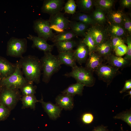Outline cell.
Here are the masks:
<instances>
[{
  "label": "cell",
  "instance_id": "1",
  "mask_svg": "<svg viewBox=\"0 0 131 131\" xmlns=\"http://www.w3.org/2000/svg\"><path fill=\"white\" fill-rule=\"evenodd\" d=\"M22 71L28 82L38 84L42 71L40 59L31 55L22 57L19 61Z\"/></svg>",
  "mask_w": 131,
  "mask_h": 131
},
{
  "label": "cell",
  "instance_id": "2",
  "mask_svg": "<svg viewBox=\"0 0 131 131\" xmlns=\"http://www.w3.org/2000/svg\"><path fill=\"white\" fill-rule=\"evenodd\" d=\"M44 53V56L40 59L43 71L42 80L47 83L53 75L60 69L61 64L57 56L52 55L51 52Z\"/></svg>",
  "mask_w": 131,
  "mask_h": 131
},
{
  "label": "cell",
  "instance_id": "3",
  "mask_svg": "<svg viewBox=\"0 0 131 131\" xmlns=\"http://www.w3.org/2000/svg\"><path fill=\"white\" fill-rule=\"evenodd\" d=\"M16 65V68L13 73L0 81V84L3 87L18 89L28 82L23 76L19 61H17Z\"/></svg>",
  "mask_w": 131,
  "mask_h": 131
},
{
  "label": "cell",
  "instance_id": "4",
  "mask_svg": "<svg viewBox=\"0 0 131 131\" xmlns=\"http://www.w3.org/2000/svg\"><path fill=\"white\" fill-rule=\"evenodd\" d=\"M64 75L74 78L77 82L81 83L88 87L93 86L95 83V79L92 73L85 67L76 66L72 68L71 71Z\"/></svg>",
  "mask_w": 131,
  "mask_h": 131
},
{
  "label": "cell",
  "instance_id": "5",
  "mask_svg": "<svg viewBox=\"0 0 131 131\" xmlns=\"http://www.w3.org/2000/svg\"><path fill=\"white\" fill-rule=\"evenodd\" d=\"M27 43V41L25 38L11 37L7 43V55L12 57L21 58L26 51Z\"/></svg>",
  "mask_w": 131,
  "mask_h": 131
},
{
  "label": "cell",
  "instance_id": "6",
  "mask_svg": "<svg viewBox=\"0 0 131 131\" xmlns=\"http://www.w3.org/2000/svg\"><path fill=\"white\" fill-rule=\"evenodd\" d=\"M33 28L38 36L46 41L51 40L55 35L50 27L48 20L40 18L33 22Z\"/></svg>",
  "mask_w": 131,
  "mask_h": 131
},
{
  "label": "cell",
  "instance_id": "7",
  "mask_svg": "<svg viewBox=\"0 0 131 131\" xmlns=\"http://www.w3.org/2000/svg\"><path fill=\"white\" fill-rule=\"evenodd\" d=\"M99 79L106 83L107 86L113 79L121 73L118 69L109 65L102 64L95 71Z\"/></svg>",
  "mask_w": 131,
  "mask_h": 131
},
{
  "label": "cell",
  "instance_id": "8",
  "mask_svg": "<svg viewBox=\"0 0 131 131\" xmlns=\"http://www.w3.org/2000/svg\"><path fill=\"white\" fill-rule=\"evenodd\" d=\"M48 20L51 29L58 33L69 28L70 21L61 12L50 16Z\"/></svg>",
  "mask_w": 131,
  "mask_h": 131
},
{
  "label": "cell",
  "instance_id": "9",
  "mask_svg": "<svg viewBox=\"0 0 131 131\" xmlns=\"http://www.w3.org/2000/svg\"><path fill=\"white\" fill-rule=\"evenodd\" d=\"M86 33L92 37L96 46L109 39L107 28L104 27L103 25L97 24L91 26Z\"/></svg>",
  "mask_w": 131,
  "mask_h": 131
},
{
  "label": "cell",
  "instance_id": "10",
  "mask_svg": "<svg viewBox=\"0 0 131 131\" xmlns=\"http://www.w3.org/2000/svg\"><path fill=\"white\" fill-rule=\"evenodd\" d=\"M19 94L18 89L3 87L0 97L1 102L9 110L16 104Z\"/></svg>",
  "mask_w": 131,
  "mask_h": 131
},
{
  "label": "cell",
  "instance_id": "11",
  "mask_svg": "<svg viewBox=\"0 0 131 131\" xmlns=\"http://www.w3.org/2000/svg\"><path fill=\"white\" fill-rule=\"evenodd\" d=\"M65 3L64 0H45L41 8V12L52 15L61 12Z\"/></svg>",
  "mask_w": 131,
  "mask_h": 131
},
{
  "label": "cell",
  "instance_id": "12",
  "mask_svg": "<svg viewBox=\"0 0 131 131\" xmlns=\"http://www.w3.org/2000/svg\"><path fill=\"white\" fill-rule=\"evenodd\" d=\"M27 38L33 42L32 47L36 48L44 52H51L52 51L54 45L48 44L46 40L39 37L29 34Z\"/></svg>",
  "mask_w": 131,
  "mask_h": 131
},
{
  "label": "cell",
  "instance_id": "13",
  "mask_svg": "<svg viewBox=\"0 0 131 131\" xmlns=\"http://www.w3.org/2000/svg\"><path fill=\"white\" fill-rule=\"evenodd\" d=\"M16 65L0 56V78L1 80L11 75L15 71Z\"/></svg>",
  "mask_w": 131,
  "mask_h": 131
},
{
  "label": "cell",
  "instance_id": "14",
  "mask_svg": "<svg viewBox=\"0 0 131 131\" xmlns=\"http://www.w3.org/2000/svg\"><path fill=\"white\" fill-rule=\"evenodd\" d=\"M104 59L109 65L118 69L129 66L131 65L130 60L112 54Z\"/></svg>",
  "mask_w": 131,
  "mask_h": 131
},
{
  "label": "cell",
  "instance_id": "15",
  "mask_svg": "<svg viewBox=\"0 0 131 131\" xmlns=\"http://www.w3.org/2000/svg\"><path fill=\"white\" fill-rule=\"evenodd\" d=\"M89 53L88 47L82 41L78 44L76 49L74 50V58L76 62L81 65L86 61Z\"/></svg>",
  "mask_w": 131,
  "mask_h": 131
},
{
  "label": "cell",
  "instance_id": "16",
  "mask_svg": "<svg viewBox=\"0 0 131 131\" xmlns=\"http://www.w3.org/2000/svg\"><path fill=\"white\" fill-rule=\"evenodd\" d=\"M89 55L85 68L92 73L103 63L104 59L103 57L95 52L89 53Z\"/></svg>",
  "mask_w": 131,
  "mask_h": 131
},
{
  "label": "cell",
  "instance_id": "17",
  "mask_svg": "<svg viewBox=\"0 0 131 131\" xmlns=\"http://www.w3.org/2000/svg\"><path fill=\"white\" fill-rule=\"evenodd\" d=\"M39 102L41 103L44 110L51 119L55 120L60 116L62 109L58 106L50 102H45L42 98Z\"/></svg>",
  "mask_w": 131,
  "mask_h": 131
},
{
  "label": "cell",
  "instance_id": "18",
  "mask_svg": "<svg viewBox=\"0 0 131 131\" xmlns=\"http://www.w3.org/2000/svg\"><path fill=\"white\" fill-rule=\"evenodd\" d=\"M56 105L61 108L70 110L74 106L73 96L66 94L58 95L55 99Z\"/></svg>",
  "mask_w": 131,
  "mask_h": 131
},
{
  "label": "cell",
  "instance_id": "19",
  "mask_svg": "<svg viewBox=\"0 0 131 131\" xmlns=\"http://www.w3.org/2000/svg\"><path fill=\"white\" fill-rule=\"evenodd\" d=\"M89 26L81 22L70 21L69 28L77 36L85 37Z\"/></svg>",
  "mask_w": 131,
  "mask_h": 131
},
{
  "label": "cell",
  "instance_id": "20",
  "mask_svg": "<svg viewBox=\"0 0 131 131\" xmlns=\"http://www.w3.org/2000/svg\"><path fill=\"white\" fill-rule=\"evenodd\" d=\"M74 50L59 52L57 56L61 64L73 68L77 66L74 56Z\"/></svg>",
  "mask_w": 131,
  "mask_h": 131
},
{
  "label": "cell",
  "instance_id": "21",
  "mask_svg": "<svg viewBox=\"0 0 131 131\" xmlns=\"http://www.w3.org/2000/svg\"><path fill=\"white\" fill-rule=\"evenodd\" d=\"M124 14L120 10H112L107 13L106 17L110 24L122 26Z\"/></svg>",
  "mask_w": 131,
  "mask_h": 131
},
{
  "label": "cell",
  "instance_id": "22",
  "mask_svg": "<svg viewBox=\"0 0 131 131\" xmlns=\"http://www.w3.org/2000/svg\"><path fill=\"white\" fill-rule=\"evenodd\" d=\"M112 50L110 40L108 39L97 45L94 52L104 58L111 54Z\"/></svg>",
  "mask_w": 131,
  "mask_h": 131
},
{
  "label": "cell",
  "instance_id": "23",
  "mask_svg": "<svg viewBox=\"0 0 131 131\" xmlns=\"http://www.w3.org/2000/svg\"><path fill=\"white\" fill-rule=\"evenodd\" d=\"M107 27L109 35L118 37L123 39L128 35L123 27L121 25L110 24Z\"/></svg>",
  "mask_w": 131,
  "mask_h": 131
},
{
  "label": "cell",
  "instance_id": "24",
  "mask_svg": "<svg viewBox=\"0 0 131 131\" xmlns=\"http://www.w3.org/2000/svg\"><path fill=\"white\" fill-rule=\"evenodd\" d=\"M78 44L75 41L72 40L54 42V44L59 53L73 50V48L77 46Z\"/></svg>",
  "mask_w": 131,
  "mask_h": 131
},
{
  "label": "cell",
  "instance_id": "25",
  "mask_svg": "<svg viewBox=\"0 0 131 131\" xmlns=\"http://www.w3.org/2000/svg\"><path fill=\"white\" fill-rule=\"evenodd\" d=\"M96 7L95 9L90 15L97 24L103 25L107 21L105 13L101 8Z\"/></svg>",
  "mask_w": 131,
  "mask_h": 131
},
{
  "label": "cell",
  "instance_id": "26",
  "mask_svg": "<svg viewBox=\"0 0 131 131\" xmlns=\"http://www.w3.org/2000/svg\"><path fill=\"white\" fill-rule=\"evenodd\" d=\"M73 20L81 22L89 26L97 25L90 15L78 12L75 13L72 17Z\"/></svg>",
  "mask_w": 131,
  "mask_h": 131
},
{
  "label": "cell",
  "instance_id": "27",
  "mask_svg": "<svg viewBox=\"0 0 131 131\" xmlns=\"http://www.w3.org/2000/svg\"><path fill=\"white\" fill-rule=\"evenodd\" d=\"M85 86L79 82L70 85L62 92V93L67 94L73 96L76 95H82Z\"/></svg>",
  "mask_w": 131,
  "mask_h": 131
},
{
  "label": "cell",
  "instance_id": "28",
  "mask_svg": "<svg viewBox=\"0 0 131 131\" xmlns=\"http://www.w3.org/2000/svg\"><path fill=\"white\" fill-rule=\"evenodd\" d=\"M77 36L71 30H66L55 35L51 40L54 43L55 42L73 40Z\"/></svg>",
  "mask_w": 131,
  "mask_h": 131
},
{
  "label": "cell",
  "instance_id": "29",
  "mask_svg": "<svg viewBox=\"0 0 131 131\" xmlns=\"http://www.w3.org/2000/svg\"><path fill=\"white\" fill-rule=\"evenodd\" d=\"M115 0H94V5L98 7L107 13L112 10Z\"/></svg>",
  "mask_w": 131,
  "mask_h": 131
},
{
  "label": "cell",
  "instance_id": "30",
  "mask_svg": "<svg viewBox=\"0 0 131 131\" xmlns=\"http://www.w3.org/2000/svg\"><path fill=\"white\" fill-rule=\"evenodd\" d=\"M22 108H30L34 109L36 103L39 102L34 95L23 96L22 98Z\"/></svg>",
  "mask_w": 131,
  "mask_h": 131
},
{
  "label": "cell",
  "instance_id": "31",
  "mask_svg": "<svg viewBox=\"0 0 131 131\" xmlns=\"http://www.w3.org/2000/svg\"><path fill=\"white\" fill-rule=\"evenodd\" d=\"M77 5L81 11L88 12L90 11L94 5V0H78L76 1Z\"/></svg>",
  "mask_w": 131,
  "mask_h": 131
},
{
  "label": "cell",
  "instance_id": "32",
  "mask_svg": "<svg viewBox=\"0 0 131 131\" xmlns=\"http://www.w3.org/2000/svg\"><path fill=\"white\" fill-rule=\"evenodd\" d=\"M82 41L88 47L89 53L95 51L96 45L94 39L90 35L86 33Z\"/></svg>",
  "mask_w": 131,
  "mask_h": 131
},
{
  "label": "cell",
  "instance_id": "33",
  "mask_svg": "<svg viewBox=\"0 0 131 131\" xmlns=\"http://www.w3.org/2000/svg\"><path fill=\"white\" fill-rule=\"evenodd\" d=\"M37 87L34 86L33 83L28 82L20 89L23 96L34 95L36 93Z\"/></svg>",
  "mask_w": 131,
  "mask_h": 131
},
{
  "label": "cell",
  "instance_id": "34",
  "mask_svg": "<svg viewBox=\"0 0 131 131\" xmlns=\"http://www.w3.org/2000/svg\"><path fill=\"white\" fill-rule=\"evenodd\" d=\"M114 119H120L126 123L131 127V112L130 110L124 111L117 114L114 117Z\"/></svg>",
  "mask_w": 131,
  "mask_h": 131
},
{
  "label": "cell",
  "instance_id": "35",
  "mask_svg": "<svg viewBox=\"0 0 131 131\" xmlns=\"http://www.w3.org/2000/svg\"><path fill=\"white\" fill-rule=\"evenodd\" d=\"M77 5L74 0H68L64 6L65 13L73 15L76 13Z\"/></svg>",
  "mask_w": 131,
  "mask_h": 131
},
{
  "label": "cell",
  "instance_id": "36",
  "mask_svg": "<svg viewBox=\"0 0 131 131\" xmlns=\"http://www.w3.org/2000/svg\"><path fill=\"white\" fill-rule=\"evenodd\" d=\"M112 50L114 51L116 48L118 46L124 43L125 42L123 39L117 37L110 36L109 39Z\"/></svg>",
  "mask_w": 131,
  "mask_h": 131
},
{
  "label": "cell",
  "instance_id": "37",
  "mask_svg": "<svg viewBox=\"0 0 131 131\" xmlns=\"http://www.w3.org/2000/svg\"><path fill=\"white\" fill-rule=\"evenodd\" d=\"M123 26L128 35L131 34V20L130 18L126 15L124 14Z\"/></svg>",
  "mask_w": 131,
  "mask_h": 131
},
{
  "label": "cell",
  "instance_id": "38",
  "mask_svg": "<svg viewBox=\"0 0 131 131\" xmlns=\"http://www.w3.org/2000/svg\"><path fill=\"white\" fill-rule=\"evenodd\" d=\"M127 51V46L123 43L117 46L114 51L116 56L121 57L126 54Z\"/></svg>",
  "mask_w": 131,
  "mask_h": 131
},
{
  "label": "cell",
  "instance_id": "39",
  "mask_svg": "<svg viewBox=\"0 0 131 131\" xmlns=\"http://www.w3.org/2000/svg\"><path fill=\"white\" fill-rule=\"evenodd\" d=\"M9 109L1 102L0 103V121L3 120L8 116Z\"/></svg>",
  "mask_w": 131,
  "mask_h": 131
},
{
  "label": "cell",
  "instance_id": "40",
  "mask_svg": "<svg viewBox=\"0 0 131 131\" xmlns=\"http://www.w3.org/2000/svg\"><path fill=\"white\" fill-rule=\"evenodd\" d=\"M127 44V51L124 58L128 60H131V35H127L126 37Z\"/></svg>",
  "mask_w": 131,
  "mask_h": 131
},
{
  "label": "cell",
  "instance_id": "41",
  "mask_svg": "<svg viewBox=\"0 0 131 131\" xmlns=\"http://www.w3.org/2000/svg\"><path fill=\"white\" fill-rule=\"evenodd\" d=\"M82 120L84 123L87 124H89L93 121L94 120V116L91 113H85L82 115Z\"/></svg>",
  "mask_w": 131,
  "mask_h": 131
},
{
  "label": "cell",
  "instance_id": "42",
  "mask_svg": "<svg viewBox=\"0 0 131 131\" xmlns=\"http://www.w3.org/2000/svg\"><path fill=\"white\" fill-rule=\"evenodd\" d=\"M131 89V80H126L125 81L124 87L120 91L121 93H123L126 92L127 90H130Z\"/></svg>",
  "mask_w": 131,
  "mask_h": 131
},
{
  "label": "cell",
  "instance_id": "43",
  "mask_svg": "<svg viewBox=\"0 0 131 131\" xmlns=\"http://www.w3.org/2000/svg\"><path fill=\"white\" fill-rule=\"evenodd\" d=\"M121 4L123 7L125 8H130L131 6V0H121Z\"/></svg>",
  "mask_w": 131,
  "mask_h": 131
},
{
  "label": "cell",
  "instance_id": "44",
  "mask_svg": "<svg viewBox=\"0 0 131 131\" xmlns=\"http://www.w3.org/2000/svg\"><path fill=\"white\" fill-rule=\"evenodd\" d=\"M92 131H108L106 128L103 126L95 127Z\"/></svg>",
  "mask_w": 131,
  "mask_h": 131
},
{
  "label": "cell",
  "instance_id": "45",
  "mask_svg": "<svg viewBox=\"0 0 131 131\" xmlns=\"http://www.w3.org/2000/svg\"><path fill=\"white\" fill-rule=\"evenodd\" d=\"M127 93H128L127 94L125 95H124L123 96V97H124L127 95H130V98L131 97V90H130L129 91H127Z\"/></svg>",
  "mask_w": 131,
  "mask_h": 131
},
{
  "label": "cell",
  "instance_id": "46",
  "mask_svg": "<svg viewBox=\"0 0 131 131\" xmlns=\"http://www.w3.org/2000/svg\"><path fill=\"white\" fill-rule=\"evenodd\" d=\"M2 88L3 87L0 84V97Z\"/></svg>",
  "mask_w": 131,
  "mask_h": 131
},
{
  "label": "cell",
  "instance_id": "47",
  "mask_svg": "<svg viewBox=\"0 0 131 131\" xmlns=\"http://www.w3.org/2000/svg\"><path fill=\"white\" fill-rule=\"evenodd\" d=\"M1 80V79H0V81Z\"/></svg>",
  "mask_w": 131,
  "mask_h": 131
},
{
  "label": "cell",
  "instance_id": "48",
  "mask_svg": "<svg viewBox=\"0 0 131 131\" xmlns=\"http://www.w3.org/2000/svg\"></svg>",
  "mask_w": 131,
  "mask_h": 131
}]
</instances>
